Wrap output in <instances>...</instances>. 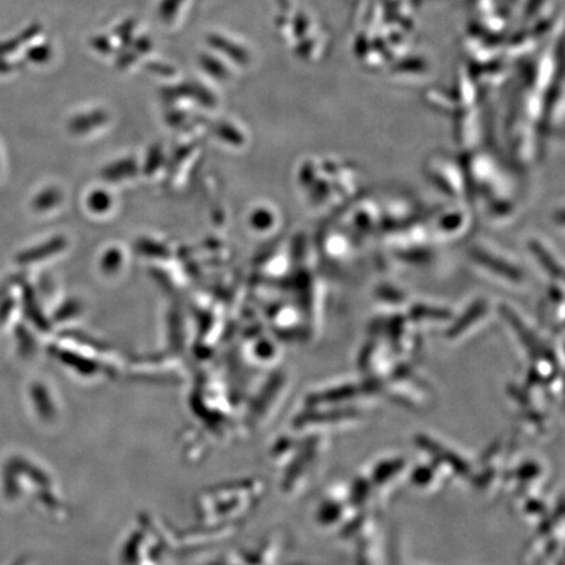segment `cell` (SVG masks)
<instances>
[{
	"label": "cell",
	"mask_w": 565,
	"mask_h": 565,
	"mask_svg": "<svg viewBox=\"0 0 565 565\" xmlns=\"http://www.w3.org/2000/svg\"><path fill=\"white\" fill-rule=\"evenodd\" d=\"M134 172H136V162L134 160H122L106 169L104 175L106 180L117 181L122 180V177L131 175Z\"/></svg>",
	"instance_id": "6da1fadb"
},
{
	"label": "cell",
	"mask_w": 565,
	"mask_h": 565,
	"mask_svg": "<svg viewBox=\"0 0 565 565\" xmlns=\"http://www.w3.org/2000/svg\"><path fill=\"white\" fill-rule=\"evenodd\" d=\"M121 254L118 250H110L103 259V268L106 273L117 271L121 266Z\"/></svg>",
	"instance_id": "3957f363"
},
{
	"label": "cell",
	"mask_w": 565,
	"mask_h": 565,
	"mask_svg": "<svg viewBox=\"0 0 565 565\" xmlns=\"http://www.w3.org/2000/svg\"><path fill=\"white\" fill-rule=\"evenodd\" d=\"M88 203L92 211L104 212L110 206V196L103 192H96L89 196Z\"/></svg>",
	"instance_id": "7a4b0ae2"
}]
</instances>
